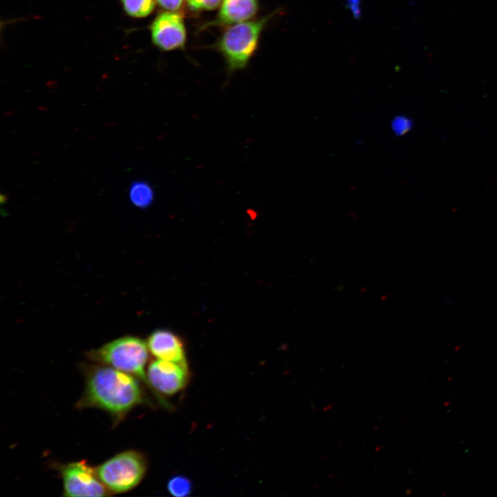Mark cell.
Instances as JSON below:
<instances>
[{
	"label": "cell",
	"mask_w": 497,
	"mask_h": 497,
	"mask_svg": "<svg viewBox=\"0 0 497 497\" xmlns=\"http://www.w3.org/2000/svg\"><path fill=\"white\" fill-rule=\"evenodd\" d=\"M129 199L138 208H148L154 201L155 191L152 186L144 180L131 183L128 191Z\"/></svg>",
	"instance_id": "cell-10"
},
{
	"label": "cell",
	"mask_w": 497,
	"mask_h": 497,
	"mask_svg": "<svg viewBox=\"0 0 497 497\" xmlns=\"http://www.w3.org/2000/svg\"><path fill=\"white\" fill-rule=\"evenodd\" d=\"M150 30L153 43L162 50H175L185 43L186 31L183 17L175 12L167 11L158 14Z\"/></svg>",
	"instance_id": "cell-7"
},
{
	"label": "cell",
	"mask_w": 497,
	"mask_h": 497,
	"mask_svg": "<svg viewBox=\"0 0 497 497\" xmlns=\"http://www.w3.org/2000/svg\"><path fill=\"white\" fill-rule=\"evenodd\" d=\"M257 0H222L217 23L234 25L246 21L257 12Z\"/></svg>",
	"instance_id": "cell-9"
},
{
	"label": "cell",
	"mask_w": 497,
	"mask_h": 497,
	"mask_svg": "<svg viewBox=\"0 0 497 497\" xmlns=\"http://www.w3.org/2000/svg\"><path fill=\"white\" fill-rule=\"evenodd\" d=\"M168 491L174 496L182 497L188 496L192 490L191 481L183 476L171 478L167 485Z\"/></svg>",
	"instance_id": "cell-12"
},
{
	"label": "cell",
	"mask_w": 497,
	"mask_h": 497,
	"mask_svg": "<svg viewBox=\"0 0 497 497\" xmlns=\"http://www.w3.org/2000/svg\"><path fill=\"white\" fill-rule=\"evenodd\" d=\"M156 1L164 9L175 12L181 8L184 0H156Z\"/></svg>",
	"instance_id": "cell-14"
},
{
	"label": "cell",
	"mask_w": 497,
	"mask_h": 497,
	"mask_svg": "<svg viewBox=\"0 0 497 497\" xmlns=\"http://www.w3.org/2000/svg\"><path fill=\"white\" fill-rule=\"evenodd\" d=\"M65 496H107L110 492L85 460L57 465Z\"/></svg>",
	"instance_id": "cell-5"
},
{
	"label": "cell",
	"mask_w": 497,
	"mask_h": 497,
	"mask_svg": "<svg viewBox=\"0 0 497 497\" xmlns=\"http://www.w3.org/2000/svg\"><path fill=\"white\" fill-rule=\"evenodd\" d=\"M147 465L140 452H121L95 468L97 475L113 493H123L135 487L143 479Z\"/></svg>",
	"instance_id": "cell-3"
},
{
	"label": "cell",
	"mask_w": 497,
	"mask_h": 497,
	"mask_svg": "<svg viewBox=\"0 0 497 497\" xmlns=\"http://www.w3.org/2000/svg\"><path fill=\"white\" fill-rule=\"evenodd\" d=\"M148 348L142 339L126 336L91 351L88 357L93 361L139 378L149 385L145 371L148 358Z\"/></svg>",
	"instance_id": "cell-2"
},
{
	"label": "cell",
	"mask_w": 497,
	"mask_h": 497,
	"mask_svg": "<svg viewBox=\"0 0 497 497\" xmlns=\"http://www.w3.org/2000/svg\"><path fill=\"white\" fill-rule=\"evenodd\" d=\"M222 1V0H186L188 7L196 11L214 10Z\"/></svg>",
	"instance_id": "cell-13"
},
{
	"label": "cell",
	"mask_w": 497,
	"mask_h": 497,
	"mask_svg": "<svg viewBox=\"0 0 497 497\" xmlns=\"http://www.w3.org/2000/svg\"><path fill=\"white\" fill-rule=\"evenodd\" d=\"M126 12L133 17H145L155 8L154 0H121Z\"/></svg>",
	"instance_id": "cell-11"
},
{
	"label": "cell",
	"mask_w": 497,
	"mask_h": 497,
	"mask_svg": "<svg viewBox=\"0 0 497 497\" xmlns=\"http://www.w3.org/2000/svg\"><path fill=\"white\" fill-rule=\"evenodd\" d=\"M267 19L236 23L223 34L219 43L231 70L243 68L254 53Z\"/></svg>",
	"instance_id": "cell-4"
},
{
	"label": "cell",
	"mask_w": 497,
	"mask_h": 497,
	"mask_svg": "<svg viewBox=\"0 0 497 497\" xmlns=\"http://www.w3.org/2000/svg\"><path fill=\"white\" fill-rule=\"evenodd\" d=\"M146 373L149 386L166 395L181 391L188 378L187 364L159 359L149 364Z\"/></svg>",
	"instance_id": "cell-6"
},
{
	"label": "cell",
	"mask_w": 497,
	"mask_h": 497,
	"mask_svg": "<svg viewBox=\"0 0 497 497\" xmlns=\"http://www.w3.org/2000/svg\"><path fill=\"white\" fill-rule=\"evenodd\" d=\"M411 126V122L405 117L398 118L394 121V128L398 133L402 134L408 131Z\"/></svg>",
	"instance_id": "cell-15"
},
{
	"label": "cell",
	"mask_w": 497,
	"mask_h": 497,
	"mask_svg": "<svg viewBox=\"0 0 497 497\" xmlns=\"http://www.w3.org/2000/svg\"><path fill=\"white\" fill-rule=\"evenodd\" d=\"M85 389L77 403L78 409L97 408L120 422L144 401L142 387L133 376L101 364L86 369Z\"/></svg>",
	"instance_id": "cell-1"
},
{
	"label": "cell",
	"mask_w": 497,
	"mask_h": 497,
	"mask_svg": "<svg viewBox=\"0 0 497 497\" xmlns=\"http://www.w3.org/2000/svg\"><path fill=\"white\" fill-rule=\"evenodd\" d=\"M147 345L157 359L187 364L181 340L169 331H155L149 336Z\"/></svg>",
	"instance_id": "cell-8"
}]
</instances>
